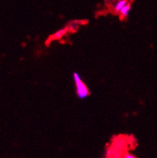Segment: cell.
<instances>
[{"label":"cell","instance_id":"obj_1","mask_svg":"<svg viewBox=\"0 0 157 158\" xmlns=\"http://www.w3.org/2000/svg\"><path fill=\"white\" fill-rule=\"evenodd\" d=\"M73 80L75 85V89H76V95L78 98L84 99L89 95V91L85 85V84L82 82L80 76L77 72H73Z\"/></svg>","mask_w":157,"mask_h":158},{"label":"cell","instance_id":"obj_2","mask_svg":"<svg viewBox=\"0 0 157 158\" xmlns=\"http://www.w3.org/2000/svg\"><path fill=\"white\" fill-rule=\"evenodd\" d=\"M68 31V27H64V28H61L59 31H56L53 35L50 36V39L51 40H59L60 38H62L65 34H66Z\"/></svg>","mask_w":157,"mask_h":158},{"label":"cell","instance_id":"obj_3","mask_svg":"<svg viewBox=\"0 0 157 158\" xmlns=\"http://www.w3.org/2000/svg\"><path fill=\"white\" fill-rule=\"evenodd\" d=\"M128 3V1L127 0H117V2L115 3L114 6V10L115 12L119 13L120 10Z\"/></svg>","mask_w":157,"mask_h":158},{"label":"cell","instance_id":"obj_4","mask_svg":"<svg viewBox=\"0 0 157 158\" xmlns=\"http://www.w3.org/2000/svg\"><path fill=\"white\" fill-rule=\"evenodd\" d=\"M130 9H131V5H130V2H128L127 5H125V6L120 10V12H119V14H120V15L121 16V18H127V17L129 15V14H130Z\"/></svg>","mask_w":157,"mask_h":158},{"label":"cell","instance_id":"obj_5","mask_svg":"<svg viewBox=\"0 0 157 158\" xmlns=\"http://www.w3.org/2000/svg\"><path fill=\"white\" fill-rule=\"evenodd\" d=\"M124 158H135V157L131 154H127V155H125Z\"/></svg>","mask_w":157,"mask_h":158}]
</instances>
